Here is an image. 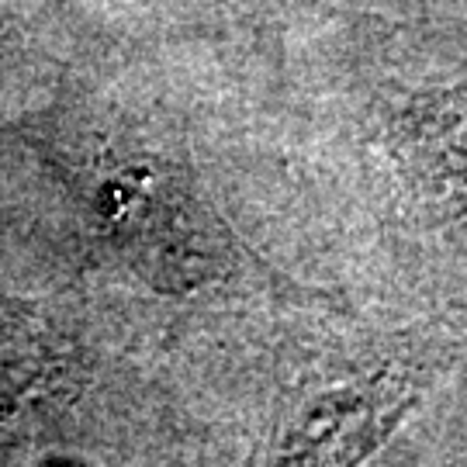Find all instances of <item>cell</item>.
I'll list each match as a JSON object with an SVG mask.
<instances>
[{"instance_id": "obj_1", "label": "cell", "mask_w": 467, "mask_h": 467, "mask_svg": "<svg viewBox=\"0 0 467 467\" xmlns=\"http://www.w3.org/2000/svg\"><path fill=\"white\" fill-rule=\"evenodd\" d=\"M409 135L430 146L443 170L467 181V84L419 104L416 115H409Z\"/></svg>"}]
</instances>
